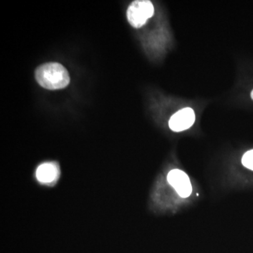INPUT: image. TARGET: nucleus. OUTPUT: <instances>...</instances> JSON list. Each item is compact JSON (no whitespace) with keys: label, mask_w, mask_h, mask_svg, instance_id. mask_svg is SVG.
Masks as SVG:
<instances>
[{"label":"nucleus","mask_w":253,"mask_h":253,"mask_svg":"<svg viewBox=\"0 0 253 253\" xmlns=\"http://www.w3.org/2000/svg\"><path fill=\"white\" fill-rule=\"evenodd\" d=\"M38 84L49 90L63 89L69 84L70 76L66 68L59 63H46L36 71Z\"/></svg>","instance_id":"obj_1"},{"label":"nucleus","mask_w":253,"mask_h":253,"mask_svg":"<svg viewBox=\"0 0 253 253\" xmlns=\"http://www.w3.org/2000/svg\"><path fill=\"white\" fill-rule=\"evenodd\" d=\"M154 14V6L148 0L133 1L126 11V17L132 27L139 28L144 26L149 18Z\"/></svg>","instance_id":"obj_2"},{"label":"nucleus","mask_w":253,"mask_h":253,"mask_svg":"<svg viewBox=\"0 0 253 253\" xmlns=\"http://www.w3.org/2000/svg\"><path fill=\"white\" fill-rule=\"evenodd\" d=\"M168 181L181 197L187 198L192 193V185L189 176L181 169H174L168 174Z\"/></svg>","instance_id":"obj_3"},{"label":"nucleus","mask_w":253,"mask_h":253,"mask_svg":"<svg viewBox=\"0 0 253 253\" xmlns=\"http://www.w3.org/2000/svg\"><path fill=\"white\" fill-rule=\"evenodd\" d=\"M196 121L194 110L191 108H185L179 110L170 118L169 126L172 131H184L189 129Z\"/></svg>","instance_id":"obj_4"},{"label":"nucleus","mask_w":253,"mask_h":253,"mask_svg":"<svg viewBox=\"0 0 253 253\" xmlns=\"http://www.w3.org/2000/svg\"><path fill=\"white\" fill-rule=\"evenodd\" d=\"M59 166L56 163H43L37 168L36 178L42 184L53 185L59 179Z\"/></svg>","instance_id":"obj_5"},{"label":"nucleus","mask_w":253,"mask_h":253,"mask_svg":"<svg viewBox=\"0 0 253 253\" xmlns=\"http://www.w3.org/2000/svg\"><path fill=\"white\" fill-rule=\"evenodd\" d=\"M242 164L244 167L253 171V149L250 150L244 155L242 158Z\"/></svg>","instance_id":"obj_6"},{"label":"nucleus","mask_w":253,"mask_h":253,"mask_svg":"<svg viewBox=\"0 0 253 253\" xmlns=\"http://www.w3.org/2000/svg\"><path fill=\"white\" fill-rule=\"evenodd\" d=\"M251 98H252V99L253 100V90L252 91H251Z\"/></svg>","instance_id":"obj_7"}]
</instances>
